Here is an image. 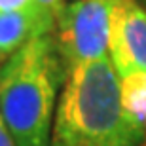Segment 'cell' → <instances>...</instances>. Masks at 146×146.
<instances>
[{"label":"cell","instance_id":"6da1fadb","mask_svg":"<svg viewBox=\"0 0 146 146\" xmlns=\"http://www.w3.org/2000/svg\"><path fill=\"white\" fill-rule=\"evenodd\" d=\"M49 146H146V125L125 106L110 55L68 70Z\"/></svg>","mask_w":146,"mask_h":146},{"label":"cell","instance_id":"7a4b0ae2","mask_svg":"<svg viewBox=\"0 0 146 146\" xmlns=\"http://www.w3.org/2000/svg\"><path fill=\"white\" fill-rule=\"evenodd\" d=\"M66 76L55 34L31 40L0 65V114L15 146H49Z\"/></svg>","mask_w":146,"mask_h":146},{"label":"cell","instance_id":"3957f363","mask_svg":"<svg viewBox=\"0 0 146 146\" xmlns=\"http://www.w3.org/2000/svg\"><path fill=\"white\" fill-rule=\"evenodd\" d=\"M119 0H72L63 6L55 40L68 70L108 55L112 13Z\"/></svg>","mask_w":146,"mask_h":146},{"label":"cell","instance_id":"277c9868","mask_svg":"<svg viewBox=\"0 0 146 146\" xmlns=\"http://www.w3.org/2000/svg\"><path fill=\"white\" fill-rule=\"evenodd\" d=\"M108 55L119 80L146 76V10L135 0H119L114 8Z\"/></svg>","mask_w":146,"mask_h":146},{"label":"cell","instance_id":"5b68a950","mask_svg":"<svg viewBox=\"0 0 146 146\" xmlns=\"http://www.w3.org/2000/svg\"><path fill=\"white\" fill-rule=\"evenodd\" d=\"M57 17L36 4L17 11H0V57L8 59L34 38L55 33Z\"/></svg>","mask_w":146,"mask_h":146},{"label":"cell","instance_id":"8992f818","mask_svg":"<svg viewBox=\"0 0 146 146\" xmlns=\"http://www.w3.org/2000/svg\"><path fill=\"white\" fill-rule=\"evenodd\" d=\"M34 4L40 8V10L51 13L53 17H59L61 10H63V0H34Z\"/></svg>","mask_w":146,"mask_h":146},{"label":"cell","instance_id":"52a82bcc","mask_svg":"<svg viewBox=\"0 0 146 146\" xmlns=\"http://www.w3.org/2000/svg\"><path fill=\"white\" fill-rule=\"evenodd\" d=\"M34 6V0H0V11H17Z\"/></svg>","mask_w":146,"mask_h":146},{"label":"cell","instance_id":"ba28073f","mask_svg":"<svg viewBox=\"0 0 146 146\" xmlns=\"http://www.w3.org/2000/svg\"><path fill=\"white\" fill-rule=\"evenodd\" d=\"M0 146H15L13 137L10 135V131H8L4 119H2V114H0Z\"/></svg>","mask_w":146,"mask_h":146},{"label":"cell","instance_id":"9c48e42d","mask_svg":"<svg viewBox=\"0 0 146 146\" xmlns=\"http://www.w3.org/2000/svg\"><path fill=\"white\" fill-rule=\"evenodd\" d=\"M135 2H137V4H139V6H142V8H144V10H146V0H135Z\"/></svg>","mask_w":146,"mask_h":146},{"label":"cell","instance_id":"30bf717a","mask_svg":"<svg viewBox=\"0 0 146 146\" xmlns=\"http://www.w3.org/2000/svg\"><path fill=\"white\" fill-rule=\"evenodd\" d=\"M0 63H4V59H2V57H0Z\"/></svg>","mask_w":146,"mask_h":146}]
</instances>
